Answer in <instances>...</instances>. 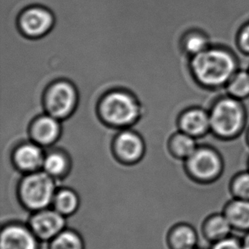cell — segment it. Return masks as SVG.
Here are the masks:
<instances>
[{
  "label": "cell",
  "instance_id": "obj_1",
  "mask_svg": "<svg viewBox=\"0 0 249 249\" xmlns=\"http://www.w3.org/2000/svg\"><path fill=\"white\" fill-rule=\"evenodd\" d=\"M190 70L199 86L208 90L225 89L239 70L236 55L226 48L210 46L191 57Z\"/></svg>",
  "mask_w": 249,
  "mask_h": 249
},
{
  "label": "cell",
  "instance_id": "obj_2",
  "mask_svg": "<svg viewBox=\"0 0 249 249\" xmlns=\"http://www.w3.org/2000/svg\"><path fill=\"white\" fill-rule=\"evenodd\" d=\"M211 134L221 141H232L246 130L248 113L243 101L228 94L213 101L209 108Z\"/></svg>",
  "mask_w": 249,
  "mask_h": 249
},
{
  "label": "cell",
  "instance_id": "obj_3",
  "mask_svg": "<svg viewBox=\"0 0 249 249\" xmlns=\"http://www.w3.org/2000/svg\"><path fill=\"white\" fill-rule=\"evenodd\" d=\"M225 162L222 156L210 145H199L196 152L185 160V170L192 180L209 185L222 176Z\"/></svg>",
  "mask_w": 249,
  "mask_h": 249
},
{
  "label": "cell",
  "instance_id": "obj_4",
  "mask_svg": "<svg viewBox=\"0 0 249 249\" xmlns=\"http://www.w3.org/2000/svg\"><path fill=\"white\" fill-rule=\"evenodd\" d=\"M55 185L47 173H34L24 178L20 196L24 205L34 211L45 209L54 201Z\"/></svg>",
  "mask_w": 249,
  "mask_h": 249
},
{
  "label": "cell",
  "instance_id": "obj_5",
  "mask_svg": "<svg viewBox=\"0 0 249 249\" xmlns=\"http://www.w3.org/2000/svg\"><path fill=\"white\" fill-rule=\"evenodd\" d=\"M102 118L115 126L133 124L140 114V107L129 94L117 91L108 94L101 104Z\"/></svg>",
  "mask_w": 249,
  "mask_h": 249
},
{
  "label": "cell",
  "instance_id": "obj_6",
  "mask_svg": "<svg viewBox=\"0 0 249 249\" xmlns=\"http://www.w3.org/2000/svg\"><path fill=\"white\" fill-rule=\"evenodd\" d=\"M17 26L25 37L39 38L46 36L54 27V14L41 5L27 7L19 15Z\"/></svg>",
  "mask_w": 249,
  "mask_h": 249
},
{
  "label": "cell",
  "instance_id": "obj_7",
  "mask_svg": "<svg viewBox=\"0 0 249 249\" xmlns=\"http://www.w3.org/2000/svg\"><path fill=\"white\" fill-rule=\"evenodd\" d=\"M66 217L55 209H43L32 216L28 227L39 242L50 243L66 229Z\"/></svg>",
  "mask_w": 249,
  "mask_h": 249
},
{
  "label": "cell",
  "instance_id": "obj_8",
  "mask_svg": "<svg viewBox=\"0 0 249 249\" xmlns=\"http://www.w3.org/2000/svg\"><path fill=\"white\" fill-rule=\"evenodd\" d=\"M77 94L71 84L61 82L54 84L48 91L46 107L50 114L55 118H63L73 111Z\"/></svg>",
  "mask_w": 249,
  "mask_h": 249
},
{
  "label": "cell",
  "instance_id": "obj_9",
  "mask_svg": "<svg viewBox=\"0 0 249 249\" xmlns=\"http://www.w3.org/2000/svg\"><path fill=\"white\" fill-rule=\"evenodd\" d=\"M234 234V229L222 212L213 213L202 223V240L199 249H210L213 243Z\"/></svg>",
  "mask_w": 249,
  "mask_h": 249
},
{
  "label": "cell",
  "instance_id": "obj_10",
  "mask_svg": "<svg viewBox=\"0 0 249 249\" xmlns=\"http://www.w3.org/2000/svg\"><path fill=\"white\" fill-rule=\"evenodd\" d=\"M39 243L27 226L10 224L1 231L0 249H38Z\"/></svg>",
  "mask_w": 249,
  "mask_h": 249
},
{
  "label": "cell",
  "instance_id": "obj_11",
  "mask_svg": "<svg viewBox=\"0 0 249 249\" xmlns=\"http://www.w3.org/2000/svg\"><path fill=\"white\" fill-rule=\"evenodd\" d=\"M178 125L182 132L196 140L204 137L211 132L209 110L197 107L189 108L182 113Z\"/></svg>",
  "mask_w": 249,
  "mask_h": 249
},
{
  "label": "cell",
  "instance_id": "obj_12",
  "mask_svg": "<svg viewBox=\"0 0 249 249\" xmlns=\"http://www.w3.org/2000/svg\"><path fill=\"white\" fill-rule=\"evenodd\" d=\"M222 213L234 229V234L243 238L249 232V201L231 198L223 205Z\"/></svg>",
  "mask_w": 249,
  "mask_h": 249
},
{
  "label": "cell",
  "instance_id": "obj_13",
  "mask_svg": "<svg viewBox=\"0 0 249 249\" xmlns=\"http://www.w3.org/2000/svg\"><path fill=\"white\" fill-rule=\"evenodd\" d=\"M168 249H194L198 248L197 231L191 224L179 222L168 230L166 236Z\"/></svg>",
  "mask_w": 249,
  "mask_h": 249
},
{
  "label": "cell",
  "instance_id": "obj_14",
  "mask_svg": "<svg viewBox=\"0 0 249 249\" xmlns=\"http://www.w3.org/2000/svg\"><path fill=\"white\" fill-rule=\"evenodd\" d=\"M116 152L125 161H136L144 152L142 139L134 132L125 131L118 135L115 142Z\"/></svg>",
  "mask_w": 249,
  "mask_h": 249
},
{
  "label": "cell",
  "instance_id": "obj_15",
  "mask_svg": "<svg viewBox=\"0 0 249 249\" xmlns=\"http://www.w3.org/2000/svg\"><path fill=\"white\" fill-rule=\"evenodd\" d=\"M61 126L52 116H44L35 122L32 134L34 140L42 145L51 144L59 137Z\"/></svg>",
  "mask_w": 249,
  "mask_h": 249
},
{
  "label": "cell",
  "instance_id": "obj_16",
  "mask_svg": "<svg viewBox=\"0 0 249 249\" xmlns=\"http://www.w3.org/2000/svg\"><path fill=\"white\" fill-rule=\"evenodd\" d=\"M15 161L22 170L34 171L43 165L44 159L40 147L34 144H26L17 149Z\"/></svg>",
  "mask_w": 249,
  "mask_h": 249
},
{
  "label": "cell",
  "instance_id": "obj_17",
  "mask_svg": "<svg viewBox=\"0 0 249 249\" xmlns=\"http://www.w3.org/2000/svg\"><path fill=\"white\" fill-rule=\"evenodd\" d=\"M198 146L196 139L182 131L175 134L170 142L171 151L175 158L184 160H187Z\"/></svg>",
  "mask_w": 249,
  "mask_h": 249
},
{
  "label": "cell",
  "instance_id": "obj_18",
  "mask_svg": "<svg viewBox=\"0 0 249 249\" xmlns=\"http://www.w3.org/2000/svg\"><path fill=\"white\" fill-rule=\"evenodd\" d=\"M226 94L239 101L249 98V71L239 69L226 84Z\"/></svg>",
  "mask_w": 249,
  "mask_h": 249
},
{
  "label": "cell",
  "instance_id": "obj_19",
  "mask_svg": "<svg viewBox=\"0 0 249 249\" xmlns=\"http://www.w3.org/2000/svg\"><path fill=\"white\" fill-rule=\"evenodd\" d=\"M49 249H85V244L78 231L65 229L49 243Z\"/></svg>",
  "mask_w": 249,
  "mask_h": 249
},
{
  "label": "cell",
  "instance_id": "obj_20",
  "mask_svg": "<svg viewBox=\"0 0 249 249\" xmlns=\"http://www.w3.org/2000/svg\"><path fill=\"white\" fill-rule=\"evenodd\" d=\"M54 209L62 215L71 216L77 212L79 207L78 195L71 190H62L54 196Z\"/></svg>",
  "mask_w": 249,
  "mask_h": 249
},
{
  "label": "cell",
  "instance_id": "obj_21",
  "mask_svg": "<svg viewBox=\"0 0 249 249\" xmlns=\"http://www.w3.org/2000/svg\"><path fill=\"white\" fill-rule=\"evenodd\" d=\"M185 52L193 57L210 47L209 38L202 33L191 32L185 35L183 41Z\"/></svg>",
  "mask_w": 249,
  "mask_h": 249
},
{
  "label": "cell",
  "instance_id": "obj_22",
  "mask_svg": "<svg viewBox=\"0 0 249 249\" xmlns=\"http://www.w3.org/2000/svg\"><path fill=\"white\" fill-rule=\"evenodd\" d=\"M229 191L232 198L249 201V170L237 173L231 178Z\"/></svg>",
  "mask_w": 249,
  "mask_h": 249
},
{
  "label": "cell",
  "instance_id": "obj_23",
  "mask_svg": "<svg viewBox=\"0 0 249 249\" xmlns=\"http://www.w3.org/2000/svg\"><path fill=\"white\" fill-rule=\"evenodd\" d=\"M43 166L48 175L58 176L64 173L68 168V160L61 153L54 152L44 159Z\"/></svg>",
  "mask_w": 249,
  "mask_h": 249
},
{
  "label": "cell",
  "instance_id": "obj_24",
  "mask_svg": "<svg viewBox=\"0 0 249 249\" xmlns=\"http://www.w3.org/2000/svg\"><path fill=\"white\" fill-rule=\"evenodd\" d=\"M210 249H243L242 238L235 234L213 243Z\"/></svg>",
  "mask_w": 249,
  "mask_h": 249
},
{
  "label": "cell",
  "instance_id": "obj_25",
  "mask_svg": "<svg viewBox=\"0 0 249 249\" xmlns=\"http://www.w3.org/2000/svg\"><path fill=\"white\" fill-rule=\"evenodd\" d=\"M236 44L240 51L249 55V22L240 29L236 38Z\"/></svg>",
  "mask_w": 249,
  "mask_h": 249
},
{
  "label": "cell",
  "instance_id": "obj_26",
  "mask_svg": "<svg viewBox=\"0 0 249 249\" xmlns=\"http://www.w3.org/2000/svg\"><path fill=\"white\" fill-rule=\"evenodd\" d=\"M242 243H243V249H249V232L244 234V236L242 238Z\"/></svg>",
  "mask_w": 249,
  "mask_h": 249
},
{
  "label": "cell",
  "instance_id": "obj_27",
  "mask_svg": "<svg viewBox=\"0 0 249 249\" xmlns=\"http://www.w3.org/2000/svg\"><path fill=\"white\" fill-rule=\"evenodd\" d=\"M246 143L248 146L249 147V127L246 129Z\"/></svg>",
  "mask_w": 249,
  "mask_h": 249
},
{
  "label": "cell",
  "instance_id": "obj_28",
  "mask_svg": "<svg viewBox=\"0 0 249 249\" xmlns=\"http://www.w3.org/2000/svg\"><path fill=\"white\" fill-rule=\"evenodd\" d=\"M248 169H249V161H248Z\"/></svg>",
  "mask_w": 249,
  "mask_h": 249
},
{
  "label": "cell",
  "instance_id": "obj_29",
  "mask_svg": "<svg viewBox=\"0 0 249 249\" xmlns=\"http://www.w3.org/2000/svg\"><path fill=\"white\" fill-rule=\"evenodd\" d=\"M199 249V248H196V249Z\"/></svg>",
  "mask_w": 249,
  "mask_h": 249
},
{
  "label": "cell",
  "instance_id": "obj_30",
  "mask_svg": "<svg viewBox=\"0 0 249 249\" xmlns=\"http://www.w3.org/2000/svg\"></svg>",
  "mask_w": 249,
  "mask_h": 249
}]
</instances>
